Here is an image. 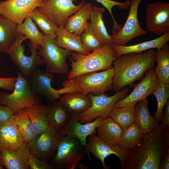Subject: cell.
<instances>
[{
	"label": "cell",
	"mask_w": 169,
	"mask_h": 169,
	"mask_svg": "<svg viewBox=\"0 0 169 169\" xmlns=\"http://www.w3.org/2000/svg\"><path fill=\"white\" fill-rule=\"evenodd\" d=\"M156 50L151 49L143 52L125 54L117 57L113 63L114 71L112 90L116 92L131 85L154 68Z\"/></svg>",
	"instance_id": "2"
},
{
	"label": "cell",
	"mask_w": 169,
	"mask_h": 169,
	"mask_svg": "<svg viewBox=\"0 0 169 169\" xmlns=\"http://www.w3.org/2000/svg\"><path fill=\"white\" fill-rule=\"evenodd\" d=\"M17 30L30 40V44L38 47L43 45V33L38 30L29 16L26 18L22 23L17 24Z\"/></svg>",
	"instance_id": "34"
},
{
	"label": "cell",
	"mask_w": 169,
	"mask_h": 169,
	"mask_svg": "<svg viewBox=\"0 0 169 169\" xmlns=\"http://www.w3.org/2000/svg\"><path fill=\"white\" fill-rule=\"evenodd\" d=\"M49 102L46 106L49 125L59 131L69 120L72 113L57 100Z\"/></svg>",
	"instance_id": "25"
},
{
	"label": "cell",
	"mask_w": 169,
	"mask_h": 169,
	"mask_svg": "<svg viewBox=\"0 0 169 169\" xmlns=\"http://www.w3.org/2000/svg\"><path fill=\"white\" fill-rule=\"evenodd\" d=\"M69 59L71 69L67 75V79L90 72L106 70L112 67L117 59L112 44H105L102 48L88 54L71 52Z\"/></svg>",
	"instance_id": "3"
},
{
	"label": "cell",
	"mask_w": 169,
	"mask_h": 169,
	"mask_svg": "<svg viewBox=\"0 0 169 169\" xmlns=\"http://www.w3.org/2000/svg\"><path fill=\"white\" fill-rule=\"evenodd\" d=\"M144 136L142 130L134 122L123 131L118 145L125 150H131L141 143Z\"/></svg>",
	"instance_id": "32"
},
{
	"label": "cell",
	"mask_w": 169,
	"mask_h": 169,
	"mask_svg": "<svg viewBox=\"0 0 169 169\" xmlns=\"http://www.w3.org/2000/svg\"><path fill=\"white\" fill-rule=\"evenodd\" d=\"M3 168L2 166L0 164V169H3Z\"/></svg>",
	"instance_id": "45"
},
{
	"label": "cell",
	"mask_w": 169,
	"mask_h": 169,
	"mask_svg": "<svg viewBox=\"0 0 169 169\" xmlns=\"http://www.w3.org/2000/svg\"><path fill=\"white\" fill-rule=\"evenodd\" d=\"M156 61L157 66L154 69L159 83L169 84V45L166 43L163 47L157 49Z\"/></svg>",
	"instance_id": "31"
},
{
	"label": "cell",
	"mask_w": 169,
	"mask_h": 169,
	"mask_svg": "<svg viewBox=\"0 0 169 169\" xmlns=\"http://www.w3.org/2000/svg\"><path fill=\"white\" fill-rule=\"evenodd\" d=\"M48 0H6L0 1V14L18 24L22 23L35 8Z\"/></svg>",
	"instance_id": "14"
},
{
	"label": "cell",
	"mask_w": 169,
	"mask_h": 169,
	"mask_svg": "<svg viewBox=\"0 0 169 169\" xmlns=\"http://www.w3.org/2000/svg\"><path fill=\"white\" fill-rule=\"evenodd\" d=\"M59 101L70 112L80 113L90 108L91 101L87 94L80 91H74L64 93Z\"/></svg>",
	"instance_id": "24"
},
{
	"label": "cell",
	"mask_w": 169,
	"mask_h": 169,
	"mask_svg": "<svg viewBox=\"0 0 169 169\" xmlns=\"http://www.w3.org/2000/svg\"><path fill=\"white\" fill-rule=\"evenodd\" d=\"M14 113L10 107L0 105V123L10 119L13 116Z\"/></svg>",
	"instance_id": "42"
},
{
	"label": "cell",
	"mask_w": 169,
	"mask_h": 169,
	"mask_svg": "<svg viewBox=\"0 0 169 169\" xmlns=\"http://www.w3.org/2000/svg\"><path fill=\"white\" fill-rule=\"evenodd\" d=\"M169 169V150L161 161L159 169Z\"/></svg>",
	"instance_id": "44"
},
{
	"label": "cell",
	"mask_w": 169,
	"mask_h": 169,
	"mask_svg": "<svg viewBox=\"0 0 169 169\" xmlns=\"http://www.w3.org/2000/svg\"><path fill=\"white\" fill-rule=\"evenodd\" d=\"M128 92V88L125 87L110 96L105 94L99 95L87 94L91 101L92 105L86 111L79 113V121L84 124L91 122L99 116H102L104 118L108 116L116 102L125 97Z\"/></svg>",
	"instance_id": "9"
},
{
	"label": "cell",
	"mask_w": 169,
	"mask_h": 169,
	"mask_svg": "<svg viewBox=\"0 0 169 169\" xmlns=\"http://www.w3.org/2000/svg\"><path fill=\"white\" fill-rule=\"evenodd\" d=\"M105 11L104 8L92 5L90 9V23L94 31L105 44H111V36L108 33L103 20L102 15Z\"/></svg>",
	"instance_id": "30"
},
{
	"label": "cell",
	"mask_w": 169,
	"mask_h": 169,
	"mask_svg": "<svg viewBox=\"0 0 169 169\" xmlns=\"http://www.w3.org/2000/svg\"><path fill=\"white\" fill-rule=\"evenodd\" d=\"M78 114L76 112L72 113L69 120L59 132L63 136H67L78 139L86 151V138L90 135L96 133L97 128L104 118L99 116L92 122L81 124L79 121Z\"/></svg>",
	"instance_id": "17"
},
{
	"label": "cell",
	"mask_w": 169,
	"mask_h": 169,
	"mask_svg": "<svg viewBox=\"0 0 169 169\" xmlns=\"http://www.w3.org/2000/svg\"><path fill=\"white\" fill-rule=\"evenodd\" d=\"M169 150V128L158 126L144 134L139 145L131 150L122 169H159L161 162Z\"/></svg>",
	"instance_id": "1"
},
{
	"label": "cell",
	"mask_w": 169,
	"mask_h": 169,
	"mask_svg": "<svg viewBox=\"0 0 169 169\" xmlns=\"http://www.w3.org/2000/svg\"><path fill=\"white\" fill-rule=\"evenodd\" d=\"M13 118L24 141L29 143L38 135L33 128L29 117L23 109L14 112Z\"/></svg>",
	"instance_id": "33"
},
{
	"label": "cell",
	"mask_w": 169,
	"mask_h": 169,
	"mask_svg": "<svg viewBox=\"0 0 169 169\" xmlns=\"http://www.w3.org/2000/svg\"><path fill=\"white\" fill-rule=\"evenodd\" d=\"M101 4L108 10L112 18L113 27L112 32L114 31H119L121 29V25L118 24L115 20L112 12V8L115 6H117L120 9L124 10L129 9L131 0H126L124 2H119L112 0H95Z\"/></svg>",
	"instance_id": "39"
},
{
	"label": "cell",
	"mask_w": 169,
	"mask_h": 169,
	"mask_svg": "<svg viewBox=\"0 0 169 169\" xmlns=\"http://www.w3.org/2000/svg\"><path fill=\"white\" fill-rule=\"evenodd\" d=\"M84 147L77 139L63 136L53 157L52 164L57 169H74L77 166L81 169H87L80 162L86 153Z\"/></svg>",
	"instance_id": "5"
},
{
	"label": "cell",
	"mask_w": 169,
	"mask_h": 169,
	"mask_svg": "<svg viewBox=\"0 0 169 169\" xmlns=\"http://www.w3.org/2000/svg\"><path fill=\"white\" fill-rule=\"evenodd\" d=\"M133 108L114 107L109 116L120 126L123 131L134 122Z\"/></svg>",
	"instance_id": "35"
},
{
	"label": "cell",
	"mask_w": 169,
	"mask_h": 169,
	"mask_svg": "<svg viewBox=\"0 0 169 169\" xmlns=\"http://www.w3.org/2000/svg\"><path fill=\"white\" fill-rule=\"evenodd\" d=\"M17 24L0 14V52L6 53L14 43L17 34Z\"/></svg>",
	"instance_id": "29"
},
{
	"label": "cell",
	"mask_w": 169,
	"mask_h": 169,
	"mask_svg": "<svg viewBox=\"0 0 169 169\" xmlns=\"http://www.w3.org/2000/svg\"><path fill=\"white\" fill-rule=\"evenodd\" d=\"M63 136L59 131L49 126L28 143L30 153L35 157L47 161V159L53 157L55 154Z\"/></svg>",
	"instance_id": "10"
},
{
	"label": "cell",
	"mask_w": 169,
	"mask_h": 169,
	"mask_svg": "<svg viewBox=\"0 0 169 169\" xmlns=\"http://www.w3.org/2000/svg\"><path fill=\"white\" fill-rule=\"evenodd\" d=\"M163 117L162 123L161 125L164 128H169V100L165 105V108L163 111Z\"/></svg>",
	"instance_id": "43"
},
{
	"label": "cell",
	"mask_w": 169,
	"mask_h": 169,
	"mask_svg": "<svg viewBox=\"0 0 169 169\" xmlns=\"http://www.w3.org/2000/svg\"><path fill=\"white\" fill-rule=\"evenodd\" d=\"M154 95L157 102V107L154 115L155 118L159 122L163 119V110L169 98V84L159 83L152 94Z\"/></svg>",
	"instance_id": "36"
},
{
	"label": "cell",
	"mask_w": 169,
	"mask_h": 169,
	"mask_svg": "<svg viewBox=\"0 0 169 169\" xmlns=\"http://www.w3.org/2000/svg\"><path fill=\"white\" fill-rule=\"evenodd\" d=\"M96 130L101 139L114 146L118 145L123 132L120 126L109 116L104 118Z\"/></svg>",
	"instance_id": "26"
},
{
	"label": "cell",
	"mask_w": 169,
	"mask_h": 169,
	"mask_svg": "<svg viewBox=\"0 0 169 169\" xmlns=\"http://www.w3.org/2000/svg\"><path fill=\"white\" fill-rule=\"evenodd\" d=\"M17 77H0V88L9 91H13Z\"/></svg>",
	"instance_id": "41"
},
{
	"label": "cell",
	"mask_w": 169,
	"mask_h": 169,
	"mask_svg": "<svg viewBox=\"0 0 169 169\" xmlns=\"http://www.w3.org/2000/svg\"><path fill=\"white\" fill-rule=\"evenodd\" d=\"M114 75L113 67L99 72L83 74L65 80L62 84L63 88L59 90L61 95L74 91L95 95L104 94L112 89Z\"/></svg>",
	"instance_id": "4"
},
{
	"label": "cell",
	"mask_w": 169,
	"mask_h": 169,
	"mask_svg": "<svg viewBox=\"0 0 169 169\" xmlns=\"http://www.w3.org/2000/svg\"><path fill=\"white\" fill-rule=\"evenodd\" d=\"M95 134L89 136L87 143L86 151L90 161L91 160L90 153H92L100 161L104 169H109L110 168L106 166L105 159L112 154L115 155L119 158L120 166L125 162L130 155L131 150H125L118 145H110Z\"/></svg>",
	"instance_id": "12"
},
{
	"label": "cell",
	"mask_w": 169,
	"mask_h": 169,
	"mask_svg": "<svg viewBox=\"0 0 169 169\" xmlns=\"http://www.w3.org/2000/svg\"><path fill=\"white\" fill-rule=\"evenodd\" d=\"M73 0H48L43 6L37 8L57 27L65 26L67 21L86 3L81 1L75 5Z\"/></svg>",
	"instance_id": "11"
},
{
	"label": "cell",
	"mask_w": 169,
	"mask_h": 169,
	"mask_svg": "<svg viewBox=\"0 0 169 169\" xmlns=\"http://www.w3.org/2000/svg\"><path fill=\"white\" fill-rule=\"evenodd\" d=\"M27 78L31 89L48 101L60 99L61 95L59 90H56L51 86V83L54 81L52 74L38 69Z\"/></svg>",
	"instance_id": "18"
},
{
	"label": "cell",
	"mask_w": 169,
	"mask_h": 169,
	"mask_svg": "<svg viewBox=\"0 0 169 169\" xmlns=\"http://www.w3.org/2000/svg\"><path fill=\"white\" fill-rule=\"evenodd\" d=\"M29 16L43 33L55 38L58 27L45 15L35 8L30 13Z\"/></svg>",
	"instance_id": "37"
},
{
	"label": "cell",
	"mask_w": 169,
	"mask_h": 169,
	"mask_svg": "<svg viewBox=\"0 0 169 169\" xmlns=\"http://www.w3.org/2000/svg\"><path fill=\"white\" fill-rule=\"evenodd\" d=\"M147 31L160 35L169 32V3L157 2L146 7Z\"/></svg>",
	"instance_id": "15"
},
{
	"label": "cell",
	"mask_w": 169,
	"mask_h": 169,
	"mask_svg": "<svg viewBox=\"0 0 169 169\" xmlns=\"http://www.w3.org/2000/svg\"><path fill=\"white\" fill-rule=\"evenodd\" d=\"M30 154L28 143L24 141L16 150L5 149L0 151V164L7 169H30Z\"/></svg>",
	"instance_id": "19"
},
{
	"label": "cell",
	"mask_w": 169,
	"mask_h": 169,
	"mask_svg": "<svg viewBox=\"0 0 169 169\" xmlns=\"http://www.w3.org/2000/svg\"><path fill=\"white\" fill-rule=\"evenodd\" d=\"M92 5L85 3L77 12L68 18L64 28L75 34L80 35L87 27V20L90 18V9Z\"/></svg>",
	"instance_id": "28"
},
{
	"label": "cell",
	"mask_w": 169,
	"mask_h": 169,
	"mask_svg": "<svg viewBox=\"0 0 169 169\" xmlns=\"http://www.w3.org/2000/svg\"><path fill=\"white\" fill-rule=\"evenodd\" d=\"M23 109L29 117L37 134L43 132L50 126L47 115V108L44 105L36 104Z\"/></svg>",
	"instance_id": "27"
},
{
	"label": "cell",
	"mask_w": 169,
	"mask_h": 169,
	"mask_svg": "<svg viewBox=\"0 0 169 169\" xmlns=\"http://www.w3.org/2000/svg\"><path fill=\"white\" fill-rule=\"evenodd\" d=\"M55 34L56 42L59 46L82 54L90 53V51L83 45L80 35L68 31L62 25L58 27Z\"/></svg>",
	"instance_id": "21"
},
{
	"label": "cell",
	"mask_w": 169,
	"mask_h": 169,
	"mask_svg": "<svg viewBox=\"0 0 169 169\" xmlns=\"http://www.w3.org/2000/svg\"><path fill=\"white\" fill-rule=\"evenodd\" d=\"M40 99L38 95L31 89L28 78L20 72L17 74L13 92L11 94L0 92V105L10 107L14 112L40 104Z\"/></svg>",
	"instance_id": "6"
},
{
	"label": "cell",
	"mask_w": 169,
	"mask_h": 169,
	"mask_svg": "<svg viewBox=\"0 0 169 169\" xmlns=\"http://www.w3.org/2000/svg\"><path fill=\"white\" fill-rule=\"evenodd\" d=\"M23 141L15 123L13 116L0 123V151L5 149L16 150Z\"/></svg>",
	"instance_id": "20"
},
{
	"label": "cell",
	"mask_w": 169,
	"mask_h": 169,
	"mask_svg": "<svg viewBox=\"0 0 169 169\" xmlns=\"http://www.w3.org/2000/svg\"><path fill=\"white\" fill-rule=\"evenodd\" d=\"M80 35L83 45L90 51L100 49L105 45L94 31L90 23H87L86 28Z\"/></svg>",
	"instance_id": "38"
},
{
	"label": "cell",
	"mask_w": 169,
	"mask_h": 169,
	"mask_svg": "<svg viewBox=\"0 0 169 169\" xmlns=\"http://www.w3.org/2000/svg\"><path fill=\"white\" fill-rule=\"evenodd\" d=\"M146 98L138 102L134 108V120L144 134L158 126L159 122L155 117L151 115L148 106Z\"/></svg>",
	"instance_id": "23"
},
{
	"label": "cell",
	"mask_w": 169,
	"mask_h": 169,
	"mask_svg": "<svg viewBox=\"0 0 169 169\" xmlns=\"http://www.w3.org/2000/svg\"><path fill=\"white\" fill-rule=\"evenodd\" d=\"M169 41V32L156 38L135 45L121 46L112 44V46L115 55L117 58L126 54L141 53L151 49H159L163 47Z\"/></svg>",
	"instance_id": "22"
},
{
	"label": "cell",
	"mask_w": 169,
	"mask_h": 169,
	"mask_svg": "<svg viewBox=\"0 0 169 169\" xmlns=\"http://www.w3.org/2000/svg\"><path fill=\"white\" fill-rule=\"evenodd\" d=\"M43 45L38 49V55L46 64V71L53 74H65L69 73L67 59L71 51L59 46L55 38L43 33Z\"/></svg>",
	"instance_id": "8"
},
{
	"label": "cell",
	"mask_w": 169,
	"mask_h": 169,
	"mask_svg": "<svg viewBox=\"0 0 169 169\" xmlns=\"http://www.w3.org/2000/svg\"><path fill=\"white\" fill-rule=\"evenodd\" d=\"M27 39L23 34L17 32L14 43L6 52L17 66L19 72L27 78L40 66L45 64L44 59L38 55L37 51L38 48L36 46L29 44V49L31 52L30 56L24 54V46L22 44V42Z\"/></svg>",
	"instance_id": "7"
},
{
	"label": "cell",
	"mask_w": 169,
	"mask_h": 169,
	"mask_svg": "<svg viewBox=\"0 0 169 169\" xmlns=\"http://www.w3.org/2000/svg\"><path fill=\"white\" fill-rule=\"evenodd\" d=\"M28 164L30 169H54L55 167L47 161L39 159L31 153L30 155Z\"/></svg>",
	"instance_id": "40"
},
{
	"label": "cell",
	"mask_w": 169,
	"mask_h": 169,
	"mask_svg": "<svg viewBox=\"0 0 169 169\" xmlns=\"http://www.w3.org/2000/svg\"><path fill=\"white\" fill-rule=\"evenodd\" d=\"M142 1L131 0L129 12L124 26L111 36L112 44L125 46L132 39L146 34V30L141 28L138 19V7Z\"/></svg>",
	"instance_id": "13"
},
{
	"label": "cell",
	"mask_w": 169,
	"mask_h": 169,
	"mask_svg": "<svg viewBox=\"0 0 169 169\" xmlns=\"http://www.w3.org/2000/svg\"><path fill=\"white\" fill-rule=\"evenodd\" d=\"M159 84L153 68L146 72L145 77L129 95L116 102L114 107L133 108L138 102L152 94Z\"/></svg>",
	"instance_id": "16"
}]
</instances>
